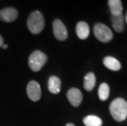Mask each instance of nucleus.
I'll return each instance as SVG.
<instances>
[{
  "mask_svg": "<svg viewBox=\"0 0 127 126\" xmlns=\"http://www.w3.org/2000/svg\"><path fill=\"white\" fill-rule=\"evenodd\" d=\"M110 113L116 121H124L127 118V101L123 98H118L110 104Z\"/></svg>",
  "mask_w": 127,
  "mask_h": 126,
  "instance_id": "f257e3e1",
  "label": "nucleus"
},
{
  "mask_svg": "<svg viewBox=\"0 0 127 126\" xmlns=\"http://www.w3.org/2000/svg\"><path fill=\"white\" fill-rule=\"evenodd\" d=\"M53 34L57 39L60 41H64L68 37V32L64 23L59 19L54 20L53 23Z\"/></svg>",
  "mask_w": 127,
  "mask_h": 126,
  "instance_id": "39448f33",
  "label": "nucleus"
},
{
  "mask_svg": "<svg viewBox=\"0 0 127 126\" xmlns=\"http://www.w3.org/2000/svg\"><path fill=\"white\" fill-rule=\"evenodd\" d=\"M83 123L85 126H102V121L98 116L90 115L84 118Z\"/></svg>",
  "mask_w": 127,
  "mask_h": 126,
  "instance_id": "2eb2a0df",
  "label": "nucleus"
},
{
  "mask_svg": "<svg viewBox=\"0 0 127 126\" xmlns=\"http://www.w3.org/2000/svg\"><path fill=\"white\" fill-rule=\"evenodd\" d=\"M112 16H119L122 14V2L121 0H109L107 2Z\"/></svg>",
  "mask_w": 127,
  "mask_h": 126,
  "instance_id": "ddd939ff",
  "label": "nucleus"
},
{
  "mask_svg": "<svg viewBox=\"0 0 127 126\" xmlns=\"http://www.w3.org/2000/svg\"><path fill=\"white\" fill-rule=\"evenodd\" d=\"M66 126H75V125L74 124H72V123H68Z\"/></svg>",
  "mask_w": 127,
  "mask_h": 126,
  "instance_id": "6ab92c4d",
  "label": "nucleus"
},
{
  "mask_svg": "<svg viewBox=\"0 0 127 126\" xmlns=\"http://www.w3.org/2000/svg\"><path fill=\"white\" fill-rule=\"evenodd\" d=\"M27 95L29 98L33 101H38L41 98V88L39 83L32 80L27 84Z\"/></svg>",
  "mask_w": 127,
  "mask_h": 126,
  "instance_id": "423d86ee",
  "label": "nucleus"
},
{
  "mask_svg": "<svg viewBox=\"0 0 127 126\" xmlns=\"http://www.w3.org/2000/svg\"><path fill=\"white\" fill-rule=\"evenodd\" d=\"M75 32L79 39H86L90 35V26L85 21H80L75 27Z\"/></svg>",
  "mask_w": 127,
  "mask_h": 126,
  "instance_id": "1a4fd4ad",
  "label": "nucleus"
},
{
  "mask_svg": "<svg viewBox=\"0 0 127 126\" xmlns=\"http://www.w3.org/2000/svg\"><path fill=\"white\" fill-rule=\"evenodd\" d=\"M126 23H127V13H126Z\"/></svg>",
  "mask_w": 127,
  "mask_h": 126,
  "instance_id": "aec40b11",
  "label": "nucleus"
},
{
  "mask_svg": "<svg viewBox=\"0 0 127 126\" xmlns=\"http://www.w3.org/2000/svg\"><path fill=\"white\" fill-rule=\"evenodd\" d=\"M18 17V12L13 7H6L0 11V20L4 22H12Z\"/></svg>",
  "mask_w": 127,
  "mask_h": 126,
  "instance_id": "6e6552de",
  "label": "nucleus"
},
{
  "mask_svg": "<svg viewBox=\"0 0 127 126\" xmlns=\"http://www.w3.org/2000/svg\"><path fill=\"white\" fill-rule=\"evenodd\" d=\"M94 33L96 38L102 43H108L113 38L112 29L102 23L95 24L94 27Z\"/></svg>",
  "mask_w": 127,
  "mask_h": 126,
  "instance_id": "20e7f679",
  "label": "nucleus"
},
{
  "mask_svg": "<svg viewBox=\"0 0 127 126\" xmlns=\"http://www.w3.org/2000/svg\"><path fill=\"white\" fill-rule=\"evenodd\" d=\"M103 65L106 66L107 69L113 71H118L121 68V65L117 59L113 57H106L103 59Z\"/></svg>",
  "mask_w": 127,
  "mask_h": 126,
  "instance_id": "f8f14e48",
  "label": "nucleus"
},
{
  "mask_svg": "<svg viewBox=\"0 0 127 126\" xmlns=\"http://www.w3.org/2000/svg\"><path fill=\"white\" fill-rule=\"evenodd\" d=\"M96 84V77L94 73L90 72L85 76L84 88L86 91H92Z\"/></svg>",
  "mask_w": 127,
  "mask_h": 126,
  "instance_id": "4468645a",
  "label": "nucleus"
},
{
  "mask_svg": "<svg viewBox=\"0 0 127 126\" xmlns=\"http://www.w3.org/2000/svg\"><path fill=\"white\" fill-rule=\"evenodd\" d=\"M47 55L41 51L36 50L31 54L29 57L28 64L31 71L34 72L39 71L47 62Z\"/></svg>",
  "mask_w": 127,
  "mask_h": 126,
  "instance_id": "7ed1b4c3",
  "label": "nucleus"
},
{
  "mask_svg": "<svg viewBox=\"0 0 127 126\" xmlns=\"http://www.w3.org/2000/svg\"><path fill=\"white\" fill-rule=\"evenodd\" d=\"M44 16L39 11H34L30 14L27 20V27L32 34H39L44 27Z\"/></svg>",
  "mask_w": 127,
  "mask_h": 126,
  "instance_id": "f03ea898",
  "label": "nucleus"
},
{
  "mask_svg": "<svg viewBox=\"0 0 127 126\" xmlns=\"http://www.w3.org/2000/svg\"><path fill=\"white\" fill-rule=\"evenodd\" d=\"M112 27L117 33H121L125 29V17L123 14L119 16H112Z\"/></svg>",
  "mask_w": 127,
  "mask_h": 126,
  "instance_id": "9b49d317",
  "label": "nucleus"
},
{
  "mask_svg": "<svg viewBox=\"0 0 127 126\" xmlns=\"http://www.w3.org/2000/svg\"><path fill=\"white\" fill-rule=\"evenodd\" d=\"M61 85L62 82L61 79L58 77L52 76L49 77L48 82V88L50 93H53V94H58L61 91Z\"/></svg>",
  "mask_w": 127,
  "mask_h": 126,
  "instance_id": "9d476101",
  "label": "nucleus"
},
{
  "mask_svg": "<svg viewBox=\"0 0 127 126\" xmlns=\"http://www.w3.org/2000/svg\"><path fill=\"white\" fill-rule=\"evenodd\" d=\"M66 97L68 99L69 102L73 106L76 107L79 106L82 102L83 96L82 93L80 92V89L76 88H71L67 91Z\"/></svg>",
  "mask_w": 127,
  "mask_h": 126,
  "instance_id": "0eeeda50",
  "label": "nucleus"
},
{
  "mask_svg": "<svg viewBox=\"0 0 127 126\" xmlns=\"http://www.w3.org/2000/svg\"><path fill=\"white\" fill-rule=\"evenodd\" d=\"M2 49H7V48H8V46H7V44H2Z\"/></svg>",
  "mask_w": 127,
  "mask_h": 126,
  "instance_id": "a211bd4d",
  "label": "nucleus"
},
{
  "mask_svg": "<svg viewBox=\"0 0 127 126\" xmlns=\"http://www.w3.org/2000/svg\"><path fill=\"white\" fill-rule=\"evenodd\" d=\"M110 88L106 83H102L98 88V98L101 101H106L109 97Z\"/></svg>",
  "mask_w": 127,
  "mask_h": 126,
  "instance_id": "dca6fc26",
  "label": "nucleus"
},
{
  "mask_svg": "<svg viewBox=\"0 0 127 126\" xmlns=\"http://www.w3.org/2000/svg\"><path fill=\"white\" fill-rule=\"evenodd\" d=\"M2 44H3V39H2V37L0 35V47H2Z\"/></svg>",
  "mask_w": 127,
  "mask_h": 126,
  "instance_id": "f3484780",
  "label": "nucleus"
}]
</instances>
